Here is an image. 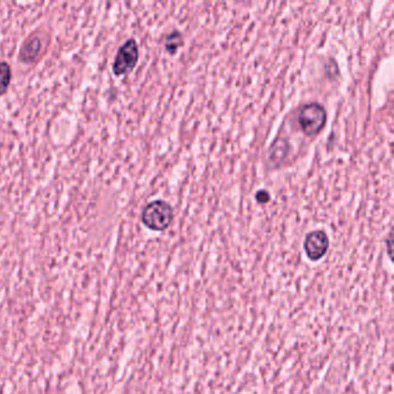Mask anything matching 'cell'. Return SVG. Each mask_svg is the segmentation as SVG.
I'll return each mask as SVG.
<instances>
[{"instance_id": "obj_8", "label": "cell", "mask_w": 394, "mask_h": 394, "mask_svg": "<svg viewBox=\"0 0 394 394\" xmlns=\"http://www.w3.org/2000/svg\"><path fill=\"white\" fill-rule=\"evenodd\" d=\"M183 45V38H182L181 34L178 31H173L166 37V50L170 54H175L177 52L178 49Z\"/></svg>"}, {"instance_id": "obj_2", "label": "cell", "mask_w": 394, "mask_h": 394, "mask_svg": "<svg viewBox=\"0 0 394 394\" xmlns=\"http://www.w3.org/2000/svg\"><path fill=\"white\" fill-rule=\"evenodd\" d=\"M328 122V112L321 104H304L298 112V124L307 137H314L324 129Z\"/></svg>"}, {"instance_id": "obj_9", "label": "cell", "mask_w": 394, "mask_h": 394, "mask_svg": "<svg viewBox=\"0 0 394 394\" xmlns=\"http://www.w3.org/2000/svg\"><path fill=\"white\" fill-rule=\"evenodd\" d=\"M256 200H257L259 204H268V201L271 200L270 192L265 190L258 191L257 194H256Z\"/></svg>"}, {"instance_id": "obj_3", "label": "cell", "mask_w": 394, "mask_h": 394, "mask_svg": "<svg viewBox=\"0 0 394 394\" xmlns=\"http://www.w3.org/2000/svg\"><path fill=\"white\" fill-rule=\"evenodd\" d=\"M138 61H139V47H138L137 41L130 38L119 48L115 57L114 64H112L115 75L121 77V75L130 73L137 65Z\"/></svg>"}, {"instance_id": "obj_4", "label": "cell", "mask_w": 394, "mask_h": 394, "mask_svg": "<svg viewBox=\"0 0 394 394\" xmlns=\"http://www.w3.org/2000/svg\"><path fill=\"white\" fill-rule=\"evenodd\" d=\"M330 240L325 231H314L307 235L304 241V251L311 261H321L328 254Z\"/></svg>"}, {"instance_id": "obj_1", "label": "cell", "mask_w": 394, "mask_h": 394, "mask_svg": "<svg viewBox=\"0 0 394 394\" xmlns=\"http://www.w3.org/2000/svg\"><path fill=\"white\" fill-rule=\"evenodd\" d=\"M174 220V211L170 205L163 200L152 201L145 206L141 213L143 224L154 231H163L170 227Z\"/></svg>"}, {"instance_id": "obj_5", "label": "cell", "mask_w": 394, "mask_h": 394, "mask_svg": "<svg viewBox=\"0 0 394 394\" xmlns=\"http://www.w3.org/2000/svg\"><path fill=\"white\" fill-rule=\"evenodd\" d=\"M43 49V42L38 34H33L31 37H28L24 41L20 52H19V59L24 63H31L36 61L40 56L41 51Z\"/></svg>"}, {"instance_id": "obj_6", "label": "cell", "mask_w": 394, "mask_h": 394, "mask_svg": "<svg viewBox=\"0 0 394 394\" xmlns=\"http://www.w3.org/2000/svg\"><path fill=\"white\" fill-rule=\"evenodd\" d=\"M289 149H291V145L288 143L287 139L277 138V140H274L273 144L271 145V148L268 152V159L271 161V163L280 166L284 159L287 157Z\"/></svg>"}, {"instance_id": "obj_10", "label": "cell", "mask_w": 394, "mask_h": 394, "mask_svg": "<svg viewBox=\"0 0 394 394\" xmlns=\"http://www.w3.org/2000/svg\"><path fill=\"white\" fill-rule=\"evenodd\" d=\"M392 233H390V236H388V256H390V258L392 257L391 254H392Z\"/></svg>"}, {"instance_id": "obj_7", "label": "cell", "mask_w": 394, "mask_h": 394, "mask_svg": "<svg viewBox=\"0 0 394 394\" xmlns=\"http://www.w3.org/2000/svg\"><path fill=\"white\" fill-rule=\"evenodd\" d=\"M12 70L6 61H0V95L5 94L10 87Z\"/></svg>"}]
</instances>
